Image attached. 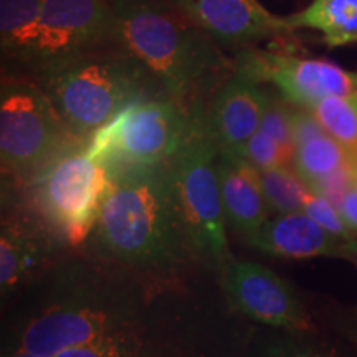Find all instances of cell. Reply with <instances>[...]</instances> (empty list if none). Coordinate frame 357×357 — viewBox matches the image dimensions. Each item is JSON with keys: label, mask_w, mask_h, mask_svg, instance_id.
<instances>
[{"label": "cell", "mask_w": 357, "mask_h": 357, "mask_svg": "<svg viewBox=\"0 0 357 357\" xmlns=\"http://www.w3.org/2000/svg\"><path fill=\"white\" fill-rule=\"evenodd\" d=\"M95 236L119 261L167 270L195 253L169 164L109 171Z\"/></svg>", "instance_id": "cell-1"}, {"label": "cell", "mask_w": 357, "mask_h": 357, "mask_svg": "<svg viewBox=\"0 0 357 357\" xmlns=\"http://www.w3.org/2000/svg\"><path fill=\"white\" fill-rule=\"evenodd\" d=\"M116 47L139 63L160 91L182 101L225 70L215 40L167 0H111Z\"/></svg>", "instance_id": "cell-2"}, {"label": "cell", "mask_w": 357, "mask_h": 357, "mask_svg": "<svg viewBox=\"0 0 357 357\" xmlns=\"http://www.w3.org/2000/svg\"><path fill=\"white\" fill-rule=\"evenodd\" d=\"M111 45V43H109ZM66 128L88 142L98 129L137 100L166 96L149 73L121 48L100 47L40 73Z\"/></svg>", "instance_id": "cell-3"}, {"label": "cell", "mask_w": 357, "mask_h": 357, "mask_svg": "<svg viewBox=\"0 0 357 357\" xmlns=\"http://www.w3.org/2000/svg\"><path fill=\"white\" fill-rule=\"evenodd\" d=\"M181 147L169 160L177 199L195 250L223 270L231 260L227 245L218 149L207 121V109L194 102Z\"/></svg>", "instance_id": "cell-4"}, {"label": "cell", "mask_w": 357, "mask_h": 357, "mask_svg": "<svg viewBox=\"0 0 357 357\" xmlns=\"http://www.w3.org/2000/svg\"><path fill=\"white\" fill-rule=\"evenodd\" d=\"M86 142L66 128L42 86L3 82L0 93V155L3 171L35 181L45 169Z\"/></svg>", "instance_id": "cell-5"}, {"label": "cell", "mask_w": 357, "mask_h": 357, "mask_svg": "<svg viewBox=\"0 0 357 357\" xmlns=\"http://www.w3.org/2000/svg\"><path fill=\"white\" fill-rule=\"evenodd\" d=\"M190 111L181 101L155 96L131 102L86 142L108 171L167 164L184 141Z\"/></svg>", "instance_id": "cell-6"}, {"label": "cell", "mask_w": 357, "mask_h": 357, "mask_svg": "<svg viewBox=\"0 0 357 357\" xmlns=\"http://www.w3.org/2000/svg\"><path fill=\"white\" fill-rule=\"evenodd\" d=\"M109 181L108 167L82 144L61 154L35 178V199L60 238L77 245L95 230Z\"/></svg>", "instance_id": "cell-7"}, {"label": "cell", "mask_w": 357, "mask_h": 357, "mask_svg": "<svg viewBox=\"0 0 357 357\" xmlns=\"http://www.w3.org/2000/svg\"><path fill=\"white\" fill-rule=\"evenodd\" d=\"M139 328V319L123 305L100 300H66L45 307L22 329L15 349L53 357L66 349L96 344Z\"/></svg>", "instance_id": "cell-8"}, {"label": "cell", "mask_w": 357, "mask_h": 357, "mask_svg": "<svg viewBox=\"0 0 357 357\" xmlns=\"http://www.w3.org/2000/svg\"><path fill=\"white\" fill-rule=\"evenodd\" d=\"M111 0H45L29 65L43 70L113 40Z\"/></svg>", "instance_id": "cell-9"}, {"label": "cell", "mask_w": 357, "mask_h": 357, "mask_svg": "<svg viewBox=\"0 0 357 357\" xmlns=\"http://www.w3.org/2000/svg\"><path fill=\"white\" fill-rule=\"evenodd\" d=\"M235 71L257 83L271 82L284 100L306 109H311L324 98L357 95L356 71H347L319 58L243 52L236 60Z\"/></svg>", "instance_id": "cell-10"}, {"label": "cell", "mask_w": 357, "mask_h": 357, "mask_svg": "<svg viewBox=\"0 0 357 357\" xmlns=\"http://www.w3.org/2000/svg\"><path fill=\"white\" fill-rule=\"evenodd\" d=\"M222 273L227 296L242 314L288 331L311 329L310 316L294 289L271 270L231 258Z\"/></svg>", "instance_id": "cell-11"}, {"label": "cell", "mask_w": 357, "mask_h": 357, "mask_svg": "<svg viewBox=\"0 0 357 357\" xmlns=\"http://www.w3.org/2000/svg\"><path fill=\"white\" fill-rule=\"evenodd\" d=\"M192 25L217 43L242 47L293 30L288 17H278L258 0H167Z\"/></svg>", "instance_id": "cell-12"}, {"label": "cell", "mask_w": 357, "mask_h": 357, "mask_svg": "<svg viewBox=\"0 0 357 357\" xmlns=\"http://www.w3.org/2000/svg\"><path fill=\"white\" fill-rule=\"evenodd\" d=\"M270 95L260 83L236 73L222 84L207 109V121L218 153L238 154L260 129Z\"/></svg>", "instance_id": "cell-13"}, {"label": "cell", "mask_w": 357, "mask_h": 357, "mask_svg": "<svg viewBox=\"0 0 357 357\" xmlns=\"http://www.w3.org/2000/svg\"><path fill=\"white\" fill-rule=\"evenodd\" d=\"M217 166L227 220L252 243L270 220L260 172L238 154L218 153Z\"/></svg>", "instance_id": "cell-14"}, {"label": "cell", "mask_w": 357, "mask_h": 357, "mask_svg": "<svg viewBox=\"0 0 357 357\" xmlns=\"http://www.w3.org/2000/svg\"><path fill=\"white\" fill-rule=\"evenodd\" d=\"M268 255L280 258L342 257V242L318 225L305 212L280 213L266 222L252 242Z\"/></svg>", "instance_id": "cell-15"}, {"label": "cell", "mask_w": 357, "mask_h": 357, "mask_svg": "<svg viewBox=\"0 0 357 357\" xmlns=\"http://www.w3.org/2000/svg\"><path fill=\"white\" fill-rule=\"evenodd\" d=\"M288 20L293 29L318 30L329 47L357 43V0H312Z\"/></svg>", "instance_id": "cell-16"}, {"label": "cell", "mask_w": 357, "mask_h": 357, "mask_svg": "<svg viewBox=\"0 0 357 357\" xmlns=\"http://www.w3.org/2000/svg\"><path fill=\"white\" fill-rule=\"evenodd\" d=\"M45 0H0L2 53L29 63Z\"/></svg>", "instance_id": "cell-17"}, {"label": "cell", "mask_w": 357, "mask_h": 357, "mask_svg": "<svg viewBox=\"0 0 357 357\" xmlns=\"http://www.w3.org/2000/svg\"><path fill=\"white\" fill-rule=\"evenodd\" d=\"M351 159L344 147L329 134H324L294 149L293 166L303 182L311 189L312 185L318 184L324 177L331 176Z\"/></svg>", "instance_id": "cell-18"}, {"label": "cell", "mask_w": 357, "mask_h": 357, "mask_svg": "<svg viewBox=\"0 0 357 357\" xmlns=\"http://www.w3.org/2000/svg\"><path fill=\"white\" fill-rule=\"evenodd\" d=\"M40 257V248L33 236L20 227L3 223L0 236V283L7 291L20 283L32 270Z\"/></svg>", "instance_id": "cell-19"}, {"label": "cell", "mask_w": 357, "mask_h": 357, "mask_svg": "<svg viewBox=\"0 0 357 357\" xmlns=\"http://www.w3.org/2000/svg\"><path fill=\"white\" fill-rule=\"evenodd\" d=\"M329 136L357 162V108L352 98L329 96L310 109Z\"/></svg>", "instance_id": "cell-20"}, {"label": "cell", "mask_w": 357, "mask_h": 357, "mask_svg": "<svg viewBox=\"0 0 357 357\" xmlns=\"http://www.w3.org/2000/svg\"><path fill=\"white\" fill-rule=\"evenodd\" d=\"M260 172L261 189L265 194L268 207L280 213L303 212V204L310 190L296 171L287 166L268 169Z\"/></svg>", "instance_id": "cell-21"}, {"label": "cell", "mask_w": 357, "mask_h": 357, "mask_svg": "<svg viewBox=\"0 0 357 357\" xmlns=\"http://www.w3.org/2000/svg\"><path fill=\"white\" fill-rule=\"evenodd\" d=\"M303 212L310 215L324 230H328L329 234L336 236L337 240H341V242H346V240H351L354 236V230L349 229V225L342 218L336 205L329 202L328 199H324L323 195L312 192L311 189L307 190L305 197Z\"/></svg>", "instance_id": "cell-22"}, {"label": "cell", "mask_w": 357, "mask_h": 357, "mask_svg": "<svg viewBox=\"0 0 357 357\" xmlns=\"http://www.w3.org/2000/svg\"><path fill=\"white\" fill-rule=\"evenodd\" d=\"M260 131L266 132L276 141L284 154L293 160L294 142L291 129V108H288L284 102L271 98L266 102V108L263 111Z\"/></svg>", "instance_id": "cell-23"}, {"label": "cell", "mask_w": 357, "mask_h": 357, "mask_svg": "<svg viewBox=\"0 0 357 357\" xmlns=\"http://www.w3.org/2000/svg\"><path fill=\"white\" fill-rule=\"evenodd\" d=\"M238 155L247 160L248 164H252L257 171H268V169L287 166L291 160L284 154V151L276 144L273 137L268 136L260 129L240 149Z\"/></svg>", "instance_id": "cell-24"}, {"label": "cell", "mask_w": 357, "mask_h": 357, "mask_svg": "<svg viewBox=\"0 0 357 357\" xmlns=\"http://www.w3.org/2000/svg\"><path fill=\"white\" fill-rule=\"evenodd\" d=\"M291 129L294 149L306 144L307 141L314 139V137L328 134L324 131V128L321 126L318 119H316V116L310 109L300 108V106L291 108Z\"/></svg>", "instance_id": "cell-25"}, {"label": "cell", "mask_w": 357, "mask_h": 357, "mask_svg": "<svg viewBox=\"0 0 357 357\" xmlns=\"http://www.w3.org/2000/svg\"><path fill=\"white\" fill-rule=\"evenodd\" d=\"M266 357H336L329 354L328 351L321 349L318 346L306 344V342L300 341H284L275 342L266 352Z\"/></svg>", "instance_id": "cell-26"}, {"label": "cell", "mask_w": 357, "mask_h": 357, "mask_svg": "<svg viewBox=\"0 0 357 357\" xmlns=\"http://www.w3.org/2000/svg\"><path fill=\"white\" fill-rule=\"evenodd\" d=\"M337 211L341 212L349 229L357 231V184L346 192L337 205Z\"/></svg>", "instance_id": "cell-27"}, {"label": "cell", "mask_w": 357, "mask_h": 357, "mask_svg": "<svg viewBox=\"0 0 357 357\" xmlns=\"http://www.w3.org/2000/svg\"><path fill=\"white\" fill-rule=\"evenodd\" d=\"M342 257L351 258L357 263V235L352 236L351 240L342 242Z\"/></svg>", "instance_id": "cell-28"}, {"label": "cell", "mask_w": 357, "mask_h": 357, "mask_svg": "<svg viewBox=\"0 0 357 357\" xmlns=\"http://www.w3.org/2000/svg\"><path fill=\"white\" fill-rule=\"evenodd\" d=\"M352 101H354V105H356V108H357V95L352 96Z\"/></svg>", "instance_id": "cell-29"}]
</instances>
